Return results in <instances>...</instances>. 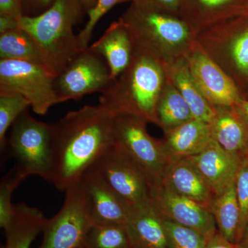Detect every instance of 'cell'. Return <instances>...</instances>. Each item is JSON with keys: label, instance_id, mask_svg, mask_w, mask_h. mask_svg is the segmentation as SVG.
<instances>
[{"label": "cell", "instance_id": "4316f807", "mask_svg": "<svg viewBox=\"0 0 248 248\" xmlns=\"http://www.w3.org/2000/svg\"><path fill=\"white\" fill-rule=\"evenodd\" d=\"M81 248H133L134 246L126 225L93 223Z\"/></svg>", "mask_w": 248, "mask_h": 248}, {"label": "cell", "instance_id": "d6986e66", "mask_svg": "<svg viewBox=\"0 0 248 248\" xmlns=\"http://www.w3.org/2000/svg\"><path fill=\"white\" fill-rule=\"evenodd\" d=\"M160 183L208 208L215 196L200 172L186 159L170 161Z\"/></svg>", "mask_w": 248, "mask_h": 248}, {"label": "cell", "instance_id": "e0dca14e", "mask_svg": "<svg viewBox=\"0 0 248 248\" xmlns=\"http://www.w3.org/2000/svg\"><path fill=\"white\" fill-rule=\"evenodd\" d=\"M91 48L108 63L112 80L120 76L133 58L135 42L128 27L121 19L112 22Z\"/></svg>", "mask_w": 248, "mask_h": 248}, {"label": "cell", "instance_id": "ffe728a7", "mask_svg": "<svg viewBox=\"0 0 248 248\" xmlns=\"http://www.w3.org/2000/svg\"><path fill=\"white\" fill-rule=\"evenodd\" d=\"M248 0H184L181 16L196 32L242 15Z\"/></svg>", "mask_w": 248, "mask_h": 248}, {"label": "cell", "instance_id": "d590c367", "mask_svg": "<svg viewBox=\"0 0 248 248\" xmlns=\"http://www.w3.org/2000/svg\"><path fill=\"white\" fill-rule=\"evenodd\" d=\"M205 248H239L237 244L223 237L218 232L208 240Z\"/></svg>", "mask_w": 248, "mask_h": 248}, {"label": "cell", "instance_id": "e575fe53", "mask_svg": "<svg viewBox=\"0 0 248 248\" xmlns=\"http://www.w3.org/2000/svg\"><path fill=\"white\" fill-rule=\"evenodd\" d=\"M0 16L19 20L24 16L21 0H0Z\"/></svg>", "mask_w": 248, "mask_h": 248}, {"label": "cell", "instance_id": "277c9868", "mask_svg": "<svg viewBox=\"0 0 248 248\" xmlns=\"http://www.w3.org/2000/svg\"><path fill=\"white\" fill-rule=\"evenodd\" d=\"M86 12L80 0H54L42 14L19 19V27L35 40L55 76L81 50L73 27Z\"/></svg>", "mask_w": 248, "mask_h": 248}, {"label": "cell", "instance_id": "ac0fdd59", "mask_svg": "<svg viewBox=\"0 0 248 248\" xmlns=\"http://www.w3.org/2000/svg\"><path fill=\"white\" fill-rule=\"evenodd\" d=\"M212 140L209 124L192 119L164 133V138L160 142L170 161L195 156Z\"/></svg>", "mask_w": 248, "mask_h": 248}, {"label": "cell", "instance_id": "836d02e7", "mask_svg": "<svg viewBox=\"0 0 248 248\" xmlns=\"http://www.w3.org/2000/svg\"><path fill=\"white\" fill-rule=\"evenodd\" d=\"M54 0H21L24 16L42 14L53 4Z\"/></svg>", "mask_w": 248, "mask_h": 248}, {"label": "cell", "instance_id": "74e56055", "mask_svg": "<svg viewBox=\"0 0 248 248\" xmlns=\"http://www.w3.org/2000/svg\"><path fill=\"white\" fill-rule=\"evenodd\" d=\"M233 107L244 119L245 122L248 124V99L241 98L239 102L236 103V105Z\"/></svg>", "mask_w": 248, "mask_h": 248}, {"label": "cell", "instance_id": "7c38bea8", "mask_svg": "<svg viewBox=\"0 0 248 248\" xmlns=\"http://www.w3.org/2000/svg\"><path fill=\"white\" fill-rule=\"evenodd\" d=\"M185 58L196 84L213 107H233L242 98L232 79L205 53L197 41Z\"/></svg>", "mask_w": 248, "mask_h": 248}, {"label": "cell", "instance_id": "ab89813d", "mask_svg": "<svg viewBox=\"0 0 248 248\" xmlns=\"http://www.w3.org/2000/svg\"><path fill=\"white\" fill-rule=\"evenodd\" d=\"M80 1H81V4L84 6V9L88 14L91 10L95 7L98 0H80Z\"/></svg>", "mask_w": 248, "mask_h": 248}, {"label": "cell", "instance_id": "7402d4cb", "mask_svg": "<svg viewBox=\"0 0 248 248\" xmlns=\"http://www.w3.org/2000/svg\"><path fill=\"white\" fill-rule=\"evenodd\" d=\"M164 66L168 78L187 102L193 118L210 123L215 114V107L205 99L196 84L185 57L165 63Z\"/></svg>", "mask_w": 248, "mask_h": 248}, {"label": "cell", "instance_id": "5bb4252c", "mask_svg": "<svg viewBox=\"0 0 248 248\" xmlns=\"http://www.w3.org/2000/svg\"><path fill=\"white\" fill-rule=\"evenodd\" d=\"M79 185L87 202L93 223L126 225L131 210L93 166L83 174Z\"/></svg>", "mask_w": 248, "mask_h": 248}, {"label": "cell", "instance_id": "f35d334b", "mask_svg": "<svg viewBox=\"0 0 248 248\" xmlns=\"http://www.w3.org/2000/svg\"><path fill=\"white\" fill-rule=\"evenodd\" d=\"M236 244L239 248H248V219L239 242Z\"/></svg>", "mask_w": 248, "mask_h": 248}, {"label": "cell", "instance_id": "52a82bcc", "mask_svg": "<svg viewBox=\"0 0 248 248\" xmlns=\"http://www.w3.org/2000/svg\"><path fill=\"white\" fill-rule=\"evenodd\" d=\"M113 145L133 160L147 174L154 186L159 184L169 160L160 140L147 130L148 122L133 114H113Z\"/></svg>", "mask_w": 248, "mask_h": 248}, {"label": "cell", "instance_id": "9a60e30c", "mask_svg": "<svg viewBox=\"0 0 248 248\" xmlns=\"http://www.w3.org/2000/svg\"><path fill=\"white\" fill-rule=\"evenodd\" d=\"M217 195L234 184L243 161L225 151L212 140L198 154L186 158Z\"/></svg>", "mask_w": 248, "mask_h": 248}, {"label": "cell", "instance_id": "44dd1931", "mask_svg": "<svg viewBox=\"0 0 248 248\" xmlns=\"http://www.w3.org/2000/svg\"><path fill=\"white\" fill-rule=\"evenodd\" d=\"M127 229L137 248H173L163 218L153 205L133 210Z\"/></svg>", "mask_w": 248, "mask_h": 248}, {"label": "cell", "instance_id": "cb8c5ba5", "mask_svg": "<svg viewBox=\"0 0 248 248\" xmlns=\"http://www.w3.org/2000/svg\"><path fill=\"white\" fill-rule=\"evenodd\" d=\"M156 125L164 133L193 118L190 107L166 75V83L156 107Z\"/></svg>", "mask_w": 248, "mask_h": 248}, {"label": "cell", "instance_id": "7a4b0ae2", "mask_svg": "<svg viewBox=\"0 0 248 248\" xmlns=\"http://www.w3.org/2000/svg\"><path fill=\"white\" fill-rule=\"evenodd\" d=\"M166 80L164 63L135 45L128 66L101 94L99 104L112 114H133L156 125V107Z\"/></svg>", "mask_w": 248, "mask_h": 248}, {"label": "cell", "instance_id": "60d3db41", "mask_svg": "<svg viewBox=\"0 0 248 248\" xmlns=\"http://www.w3.org/2000/svg\"><path fill=\"white\" fill-rule=\"evenodd\" d=\"M241 16H248V1L245 6L244 11H243L242 15Z\"/></svg>", "mask_w": 248, "mask_h": 248}, {"label": "cell", "instance_id": "1f68e13d", "mask_svg": "<svg viewBox=\"0 0 248 248\" xmlns=\"http://www.w3.org/2000/svg\"><path fill=\"white\" fill-rule=\"evenodd\" d=\"M133 1V0H98L95 7L88 13L89 19L86 25L78 34L81 48L84 49L89 46V44L92 38L94 27L104 15L108 12L115 5L127 1L132 2Z\"/></svg>", "mask_w": 248, "mask_h": 248}, {"label": "cell", "instance_id": "83f0119b", "mask_svg": "<svg viewBox=\"0 0 248 248\" xmlns=\"http://www.w3.org/2000/svg\"><path fill=\"white\" fill-rule=\"evenodd\" d=\"M30 103L17 93H0V146L4 150L7 145L6 133Z\"/></svg>", "mask_w": 248, "mask_h": 248}, {"label": "cell", "instance_id": "f6af8a7d", "mask_svg": "<svg viewBox=\"0 0 248 248\" xmlns=\"http://www.w3.org/2000/svg\"></svg>", "mask_w": 248, "mask_h": 248}, {"label": "cell", "instance_id": "484cf974", "mask_svg": "<svg viewBox=\"0 0 248 248\" xmlns=\"http://www.w3.org/2000/svg\"><path fill=\"white\" fill-rule=\"evenodd\" d=\"M0 60L33 62L45 67L54 73L35 40L27 31L21 28L0 34Z\"/></svg>", "mask_w": 248, "mask_h": 248}, {"label": "cell", "instance_id": "3957f363", "mask_svg": "<svg viewBox=\"0 0 248 248\" xmlns=\"http://www.w3.org/2000/svg\"><path fill=\"white\" fill-rule=\"evenodd\" d=\"M120 19L128 27L135 45L163 63L185 57L196 32L181 16L131 2Z\"/></svg>", "mask_w": 248, "mask_h": 248}, {"label": "cell", "instance_id": "5b68a950", "mask_svg": "<svg viewBox=\"0 0 248 248\" xmlns=\"http://www.w3.org/2000/svg\"><path fill=\"white\" fill-rule=\"evenodd\" d=\"M205 53L232 79L241 96L248 92V16L225 19L197 34Z\"/></svg>", "mask_w": 248, "mask_h": 248}, {"label": "cell", "instance_id": "d6a6232c", "mask_svg": "<svg viewBox=\"0 0 248 248\" xmlns=\"http://www.w3.org/2000/svg\"><path fill=\"white\" fill-rule=\"evenodd\" d=\"M183 1L184 0H133L132 2L181 16Z\"/></svg>", "mask_w": 248, "mask_h": 248}, {"label": "cell", "instance_id": "ba28073f", "mask_svg": "<svg viewBox=\"0 0 248 248\" xmlns=\"http://www.w3.org/2000/svg\"><path fill=\"white\" fill-rule=\"evenodd\" d=\"M55 78L51 71L33 62L0 60V93L21 94L37 115H45L60 103L54 89Z\"/></svg>", "mask_w": 248, "mask_h": 248}, {"label": "cell", "instance_id": "603a6c76", "mask_svg": "<svg viewBox=\"0 0 248 248\" xmlns=\"http://www.w3.org/2000/svg\"><path fill=\"white\" fill-rule=\"evenodd\" d=\"M47 218L39 209L25 203L15 205L11 224L5 230V248H29L37 235L42 232Z\"/></svg>", "mask_w": 248, "mask_h": 248}, {"label": "cell", "instance_id": "4dcf8cb0", "mask_svg": "<svg viewBox=\"0 0 248 248\" xmlns=\"http://www.w3.org/2000/svg\"><path fill=\"white\" fill-rule=\"evenodd\" d=\"M235 189L240 208V221L236 244L239 242L248 219V159L243 161L235 179Z\"/></svg>", "mask_w": 248, "mask_h": 248}, {"label": "cell", "instance_id": "8fae6325", "mask_svg": "<svg viewBox=\"0 0 248 248\" xmlns=\"http://www.w3.org/2000/svg\"><path fill=\"white\" fill-rule=\"evenodd\" d=\"M58 213L46 219L38 248H81L93 221L79 184L65 191Z\"/></svg>", "mask_w": 248, "mask_h": 248}, {"label": "cell", "instance_id": "f546056e", "mask_svg": "<svg viewBox=\"0 0 248 248\" xmlns=\"http://www.w3.org/2000/svg\"><path fill=\"white\" fill-rule=\"evenodd\" d=\"M173 248H205L208 239L195 230L182 226L163 217Z\"/></svg>", "mask_w": 248, "mask_h": 248}, {"label": "cell", "instance_id": "7bdbcfd3", "mask_svg": "<svg viewBox=\"0 0 248 248\" xmlns=\"http://www.w3.org/2000/svg\"><path fill=\"white\" fill-rule=\"evenodd\" d=\"M246 159H248V157H247V158H246Z\"/></svg>", "mask_w": 248, "mask_h": 248}, {"label": "cell", "instance_id": "f1b7e54d", "mask_svg": "<svg viewBox=\"0 0 248 248\" xmlns=\"http://www.w3.org/2000/svg\"><path fill=\"white\" fill-rule=\"evenodd\" d=\"M27 176L15 166L1 178L0 182V226L7 229L14 217L15 205L12 203L14 191L27 178Z\"/></svg>", "mask_w": 248, "mask_h": 248}, {"label": "cell", "instance_id": "30bf717a", "mask_svg": "<svg viewBox=\"0 0 248 248\" xmlns=\"http://www.w3.org/2000/svg\"><path fill=\"white\" fill-rule=\"evenodd\" d=\"M110 69L102 55L89 46L81 49L54 79L60 103L79 100L87 94H102L112 83Z\"/></svg>", "mask_w": 248, "mask_h": 248}, {"label": "cell", "instance_id": "6da1fadb", "mask_svg": "<svg viewBox=\"0 0 248 248\" xmlns=\"http://www.w3.org/2000/svg\"><path fill=\"white\" fill-rule=\"evenodd\" d=\"M113 114L101 104L71 111L52 124L50 183L66 191L113 145Z\"/></svg>", "mask_w": 248, "mask_h": 248}, {"label": "cell", "instance_id": "9c48e42d", "mask_svg": "<svg viewBox=\"0 0 248 248\" xmlns=\"http://www.w3.org/2000/svg\"><path fill=\"white\" fill-rule=\"evenodd\" d=\"M93 166L131 211L152 205L153 185L149 178L114 145Z\"/></svg>", "mask_w": 248, "mask_h": 248}, {"label": "cell", "instance_id": "d4e9b609", "mask_svg": "<svg viewBox=\"0 0 248 248\" xmlns=\"http://www.w3.org/2000/svg\"><path fill=\"white\" fill-rule=\"evenodd\" d=\"M208 209L213 215L218 232L228 241L236 244L240 208L234 183L221 193L214 196Z\"/></svg>", "mask_w": 248, "mask_h": 248}, {"label": "cell", "instance_id": "b9f144b4", "mask_svg": "<svg viewBox=\"0 0 248 248\" xmlns=\"http://www.w3.org/2000/svg\"><path fill=\"white\" fill-rule=\"evenodd\" d=\"M242 98H244V99H248V92L244 94V95L242 96Z\"/></svg>", "mask_w": 248, "mask_h": 248}, {"label": "cell", "instance_id": "ee69618b", "mask_svg": "<svg viewBox=\"0 0 248 248\" xmlns=\"http://www.w3.org/2000/svg\"><path fill=\"white\" fill-rule=\"evenodd\" d=\"M135 248V247H134V248Z\"/></svg>", "mask_w": 248, "mask_h": 248}, {"label": "cell", "instance_id": "8992f818", "mask_svg": "<svg viewBox=\"0 0 248 248\" xmlns=\"http://www.w3.org/2000/svg\"><path fill=\"white\" fill-rule=\"evenodd\" d=\"M7 142L15 166L27 177L38 176L50 182L52 124L35 120L26 110L11 126Z\"/></svg>", "mask_w": 248, "mask_h": 248}, {"label": "cell", "instance_id": "2e32d148", "mask_svg": "<svg viewBox=\"0 0 248 248\" xmlns=\"http://www.w3.org/2000/svg\"><path fill=\"white\" fill-rule=\"evenodd\" d=\"M210 121L212 138L240 161L248 156V124L234 107H215Z\"/></svg>", "mask_w": 248, "mask_h": 248}, {"label": "cell", "instance_id": "8d00e7d4", "mask_svg": "<svg viewBox=\"0 0 248 248\" xmlns=\"http://www.w3.org/2000/svg\"><path fill=\"white\" fill-rule=\"evenodd\" d=\"M19 20L8 16H0V34L19 29Z\"/></svg>", "mask_w": 248, "mask_h": 248}, {"label": "cell", "instance_id": "4fadbf2b", "mask_svg": "<svg viewBox=\"0 0 248 248\" xmlns=\"http://www.w3.org/2000/svg\"><path fill=\"white\" fill-rule=\"evenodd\" d=\"M152 205L163 217L195 230L208 240L218 232L208 208L179 195L161 183L152 188Z\"/></svg>", "mask_w": 248, "mask_h": 248}]
</instances>
